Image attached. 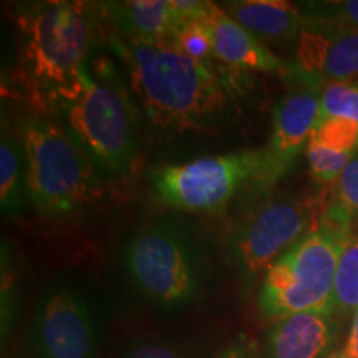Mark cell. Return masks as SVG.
Masks as SVG:
<instances>
[{
	"mask_svg": "<svg viewBox=\"0 0 358 358\" xmlns=\"http://www.w3.org/2000/svg\"><path fill=\"white\" fill-rule=\"evenodd\" d=\"M20 70L27 85L48 101L65 92L88 64L95 25L78 2H40L17 17Z\"/></svg>",
	"mask_w": 358,
	"mask_h": 358,
	"instance_id": "7a4b0ae2",
	"label": "cell"
},
{
	"mask_svg": "<svg viewBox=\"0 0 358 358\" xmlns=\"http://www.w3.org/2000/svg\"><path fill=\"white\" fill-rule=\"evenodd\" d=\"M53 103L60 106L64 123L96 168L124 173L136 150V115L122 80L113 71L93 75L87 64L77 80Z\"/></svg>",
	"mask_w": 358,
	"mask_h": 358,
	"instance_id": "277c9868",
	"label": "cell"
},
{
	"mask_svg": "<svg viewBox=\"0 0 358 358\" xmlns=\"http://www.w3.org/2000/svg\"><path fill=\"white\" fill-rule=\"evenodd\" d=\"M124 266L136 287L161 307L187 303L199 290V257L185 234L169 224L138 231L124 250Z\"/></svg>",
	"mask_w": 358,
	"mask_h": 358,
	"instance_id": "8992f818",
	"label": "cell"
},
{
	"mask_svg": "<svg viewBox=\"0 0 358 358\" xmlns=\"http://www.w3.org/2000/svg\"><path fill=\"white\" fill-rule=\"evenodd\" d=\"M25 156L19 136L2 122L0 136V206L6 216L20 213L25 204Z\"/></svg>",
	"mask_w": 358,
	"mask_h": 358,
	"instance_id": "2e32d148",
	"label": "cell"
},
{
	"mask_svg": "<svg viewBox=\"0 0 358 358\" xmlns=\"http://www.w3.org/2000/svg\"><path fill=\"white\" fill-rule=\"evenodd\" d=\"M358 308V232L348 237L338 259L334 284V312L343 315Z\"/></svg>",
	"mask_w": 358,
	"mask_h": 358,
	"instance_id": "e0dca14e",
	"label": "cell"
},
{
	"mask_svg": "<svg viewBox=\"0 0 358 358\" xmlns=\"http://www.w3.org/2000/svg\"><path fill=\"white\" fill-rule=\"evenodd\" d=\"M312 143L337 153L355 156L358 153V123L347 118H327L317 123Z\"/></svg>",
	"mask_w": 358,
	"mask_h": 358,
	"instance_id": "44dd1931",
	"label": "cell"
},
{
	"mask_svg": "<svg viewBox=\"0 0 358 358\" xmlns=\"http://www.w3.org/2000/svg\"><path fill=\"white\" fill-rule=\"evenodd\" d=\"M327 214L335 221L347 224L358 217V153L335 181L334 198L329 203Z\"/></svg>",
	"mask_w": 358,
	"mask_h": 358,
	"instance_id": "ac0fdd59",
	"label": "cell"
},
{
	"mask_svg": "<svg viewBox=\"0 0 358 358\" xmlns=\"http://www.w3.org/2000/svg\"><path fill=\"white\" fill-rule=\"evenodd\" d=\"M322 87L302 85L277 101L272 133L264 148V164L254 185L266 192L295 164L320 120Z\"/></svg>",
	"mask_w": 358,
	"mask_h": 358,
	"instance_id": "30bf717a",
	"label": "cell"
},
{
	"mask_svg": "<svg viewBox=\"0 0 358 358\" xmlns=\"http://www.w3.org/2000/svg\"><path fill=\"white\" fill-rule=\"evenodd\" d=\"M335 322L329 312H299L277 320L267 335L268 358H329Z\"/></svg>",
	"mask_w": 358,
	"mask_h": 358,
	"instance_id": "7c38bea8",
	"label": "cell"
},
{
	"mask_svg": "<svg viewBox=\"0 0 358 358\" xmlns=\"http://www.w3.org/2000/svg\"><path fill=\"white\" fill-rule=\"evenodd\" d=\"M35 345L43 358H93L98 347L95 308L75 289L48 290L35 317Z\"/></svg>",
	"mask_w": 358,
	"mask_h": 358,
	"instance_id": "9c48e42d",
	"label": "cell"
},
{
	"mask_svg": "<svg viewBox=\"0 0 358 358\" xmlns=\"http://www.w3.org/2000/svg\"><path fill=\"white\" fill-rule=\"evenodd\" d=\"M306 155L310 176L313 178V181L320 182V185H329V182L337 181L340 174L343 173V169L347 168V164L353 158L352 155L330 151L312 141H308Z\"/></svg>",
	"mask_w": 358,
	"mask_h": 358,
	"instance_id": "603a6c76",
	"label": "cell"
},
{
	"mask_svg": "<svg viewBox=\"0 0 358 358\" xmlns=\"http://www.w3.org/2000/svg\"><path fill=\"white\" fill-rule=\"evenodd\" d=\"M127 358H182L176 348L164 345V343L148 342V343H138L133 347Z\"/></svg>",
	"mask_w": 358,
	"mask_h": 358,
	"instance_id": "cb8c5ba5",
	"label": "cell"
},
{
	"mask_svg": "<svg viewBox=\"0 0 358 358\" xmlns=\"http://www.w3.org/2000/svg\"><path fill=\"white\" fill-rule=\"evenodd\" d=\"M352 236V224L324 221L266 272L259 306L275 322L299 312L334 313V284L338 259Z\"/></svg>",
	"mask_w": 358,
	"mask_h": 358,
	"instance_id": "5b68a950",
	"label": "cell"
},
{
	"mask_svg": "<svg viewBox=\"0 0 358 358\" xmlns=\"http://www.w3.org/2000/svg\"><path fill=\"white\" fill-rule=\"evenodd\" d=\"M343 353H345L347 358H358V308L353 313L350 334H348L347 343L343 347Z\"/></svg>",
	"mask_w": 358,
	"mask_h": 358,
	"instance_id": "484cf974",
	"label": "cell"
},
{
	"mask_svg": "<svg viewBox=\"0 0 358 358\" xmlns=\"http://www.w3.org/2000/svg\"><path fill=\"white\" fill-rule=\"evenodd\" d=\"M224 12L256 37L274 42H299L308 22L297 6L279 0L229 2Z\"/></svg>",
	"mask_w": 358,
	"mask_h": 358,
	"instance_id": "9a60e30c",
	"label": "cell"
},
{
	"mask_svg": "<svg viewBox=\"0 0 358 358\" xmlns=\"http://www.w3.org/2000/svg\"><path fill=\"white\" fill-rule=\"evenodd\" d=\"M219 358H257L256 350H254L252 345L244 340H239V342H234L224 350Z\"/></svg>",
	"mask_w": 358,
	"mask_h": 358,
	"instance_id": "d4e9b609",
	"label": "cell"
},
{
	"mask_svg": "<svg viewBox=\"0 0 358 358\" xmlns=\"http://www.w3.org/2000/svg\"><path fill=\"white\" fill-rule=\"evenodd\" d=\"M209 27H211L213 50L216 60L237 69L266 71V73H275V71L290 73V66L268 50L259 37L227 15L224 8L216 6L209 17Z\"/></svg>",
	"mask_w": 358,
	"mask_h": 358,
	"instance_id": "4fadbf2b",
	"label": "cell"
},
{
	"mask_svg": "<svg viewBox=\"0 0 358 358\" xmlns=\"http://www.w3.org/2000/svg\"><path fill=\"white\" fill-rule=\"evenodd\" d=\"M308 20V19H307ZM290 73L302 85L322 87L358 77V29L308 20L297 42Z\"/></svg>",
	"mask_w": 358,
	"mask_h": 358,
	"instance_id": "8fae6325",
	"label": "cell"
},
{
	"mask_svg": "<svg viewBox=\"0 0 358 358\" xmlns=\"http://www.w3.org/2000/svg\"><path fill=\"white\" fill-rule=\"evenodd\" d=\"M329 204L317 198L275 199L257 209L232 236V257L248 277L268 271L324 221Z\"/></svg>",
	"mask_w": 358,
	"mask_h": 358,
	"instance_id": "ba28073f",
	"label": "cell"
},
{
	"mask_svg": "<svg viewBox=\"0 0 358 358\" xmlns=\"http://www.w3.org/2000/svg\"><path fill=\"white\" fill-rule=\"evenodd\" d=\"M27 196L45 216H70L98 194L96 164L62 122L29 116L19 133Z\"/></svg>",
	"mask_w": 358,
	"mask_h": 358,
	"instance_id": "3957f363",
	"label": "cell"
},
{
	"mask_svg": "<svg viewBox=\"0 0 358 358\" xmlns=\"http://www.w3.org/2000/svg\"><path fill=\"white\" fill-rule=\"evenodd\" d=\"M308 20L324 22L348 29H358V0H335V2H301L297 3Z\"/></svg>",
	"mask_w": 358,
	"mask_h": 358,
	"instance_id": "7402d4cb",
	"label": "cell"
},
{
	"mask_svg": "<svg viewBox=\"0 0 358 358\" xmlns=\"http://www.w3.org/2000/svg\"><path fill=\"white\" fill-rule=\"evenodd\" d=\"M262 164L264 148L243 150L155 168L150 182L156 198L168 208L213 211L226 204L245 182L254 181Z\"/></svg>",
	"mask_w": 358,
	"mask_h": 358,
	"instance_id": "52a82bcc",
	"label": "cell"
},
{
	"mask_svg": "<svg viewBox=\"0 0 358 358\" xmlns=\"http://www.w3.org/2000/svg\"><path fill=\"white\" fill-rule=\"evenodd\" d=\"M329 358H347V355H345V353H343V350H340V352H332V353H330Z\"/></svg>",
	"mask_w": 358,
	"mask_h": 358,
	"instance_id": "4316f807",
	"label": "cell"
},
{
	"mask_svg": "<svg viewBox=\"0 0 358 358\" xmlns=\"http://www.w3.org/2000/svg\"><path fill=\"white\" fill-rule=\"evenodd\" d=\"M105 6L108 20L123 40L164 42L178 29L171 0H127Z\"/></svg>",
	"mask_w": 358,
	"mask_h": 358,
	"instance_id": "5bb4252c",
	"label": "cell"
},
{
	"mask_svg": "<svg viewBox=\"0 0 358 358\" xmlns=\"http://www.w3.org/2000/svg\"><path fill=\"white\" fill-rule=\"evenodd\" d=\"M327 118H347L358 123V80L324 85L319 122Z\"/></svg>",
	"mask_w": 358,
	"mask_h": 358,
	"instance_id": "ffe728a7",
	"label": "cell"
},
{
	"mask_svg": "<svg viewBox=\"0 0 358 358\" xmlns=\"http://www.w3.org/2000/svg\"><path fill=\"white\" fill-rule=\"evenodd\" d=\"M111 47L127 66L148 120L159 131L204 129L227 106V83L213 64L185 55L169 40L131 42L115 37Z\"/></svg>",
	"mask_w": 358,
	"mask_h": 358,
	"instance_id": "6da1fadb",
	"label": "cell"
},
{
	"mask_svg": "<svg viewBox=\"0 0 358 358\" xmlns=\"http://www.w3.org/2000/svg\"><path fill=\"white\" fill-rule=\"evenodd\" d=\"M209 17L204 20H192L181 24L174 30L173 37L169 40L179 52L194 58V60L203 62V64H213V60H216L213 50Z\"/></svg>",
	"mask_w": 358,
	"mask_h": 358,
	"instance_id": "d6986e66",
	"label": "cell"
}]
</instances>
